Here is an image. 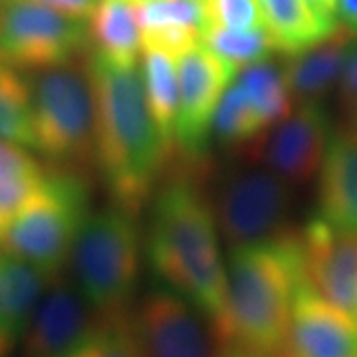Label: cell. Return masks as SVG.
Instances as JSON below:
<instances>
[{
  "instance_id": "cell-9",
  "label": "cell",
  "mask_w": 357,
  "mask_h": 357,
  "mask_svg": "<svg viewBox=\"0 0 357 357\" xmlns=\"http://www.w3.org/2000/svg\"><path fill=\"white\" fill-rule=\"evenodd\" d=\"M143 357H227L215 324L177 292L153 288L129 310Z\"/></svg>"
},
{
  "instance_id": "cell-21",
  "label": "cell",
  "mask_w": 357,
  "mask_h": 357,
  "mask_svg": "<svg viewBox=\"0 0 357 357\" xmlns=\"http://www.w3.org/2000/svg\"><path fill=\"white\" fill-rule=\"evenodd\" d=\"M268 34L282 56L304 50L321 40L335 24H328L306 0H258Z\"/></svg>"
},
{
  "instance_id": "cell-18",
  "label": "cell",
  "mask_w": 357,
  "mask_h": 357,
  "mask_svg": "<svg viewBox=\"0 0 357 357\" xmlns=\"http://www.w3.org/2000/svg\"><path fill=\"white\" fill-rule=\"evenodd\" d=\"M135 10L143 48L165 52L177 60L201 44L203 0H143Z\"/></svg>"
},
{
  "instance_id": "cell-14",
  "label": "cell",
  "mask_w": 357,
  "mask_h": 357,
  "mask_svg": "<svg viewBox=\"0 0 357 357\" xmlns=\"http://www.w3.org/2000/svg\"><path fill=\"white\" fill-rule=\"evenodd\" d=\"M276 357H357V326L302 282Z\"/></svg>"
},
{
  "instance_id": "cell-1",
  "label": "cell",
  "mask_w": 357,
  "mask_h": 357,
  "mask_svg": "<svg viewBox=\"0 0 357 357\" xmlns=\"http://www.w3.org/2000/svg\"><path fill=\"white\" fill-rule=\"evenodd\" d=\"M203 173L177 167L151 204L147 258L157 278L199 307L220 333L227 319V266L218 250V227ZM225 344V342H222Z\"/></svg>"
},
{
  "instance_id": "cell-30",
  "label": "cell",
  "mask_w": 357,
  "mask_h": 357,
  "mask_svg": "<svg viewBox=\"0 0 357 357\" xmlns=\"http://www.w3.org/2000/svg\"><path fill=\"white\" fill-rule=\"evenodd\" d=\"M28 2L48 6L52 10H58V13L77 18V20H84V22L88 20L93 6L98 4V0H28Z\"/></svg>"
},
{
  "instance_id": "cell-24",
  "label": "cell",
  "mask_w": 357,
  "mask_h": 357,
  "mask_svg": "<svg viewBox=\"0 0 357 357\" xmlns=\"http://www.w3.org/2000/svg\"><path fill=\"white\" fill-rule=\"evenodd\" d=\"M0 141L34 149L32 89L22 72L0 64Z\"/></svg>"
},
{
  "instance_id": "cell-22",
  "label": "cell",
  "mask_w": 357,
  "mask_h": 357,
  "mask_svg": "<svg viewBox=\"0 0 357 357\" xmlns=\"http://www.w3.org/2000/svg\"><path fill=\"white\" fill-rule=\"evenodd\" d=\"M44 173L38 161L20 145L0 141V244Z\"/></svg>"
},
{
  "instance_id": "cell-5",
  "label": "cell",
  "mask_w": 357,
  "mask_h": 357,
  "mask_svg": "<svg viewBox=\"0 0 357 357\" xmlns=\"http://www.w3.org/2000/svg\"><path fill=\"white\" fill-rule=\"evenodd\" d=\"M76 288L100 318L129 312L141 268L137 217L117 206L91 213L79 227L70 262Z\"/></svg>"
},
{
  "instance_id": "cell-8",
  "label": "cell",
  "mask_w": 357,
  "mask_h": 357,
  "mask_svg": "<svg viewBox=\"0 0 357 357\" xmlns=\"http://www.w3.org/2000/svg\"><path fill=\"white\" fill-rule=\"evenodd\" d=\"M218 232L234 246L262 243L282 234L292 206V187L262 165L229 169L213 191Z\"/></svg>"
},
{
  "instance_id": "cell-17",
  "label": "cell",
  "mask_w": 357,
  "mask_h": 357,
  "mask_svg": "<svg viewBox=\"0 0 357 357\" xmlns=\"http://www.w3.org/2000/svg\"><path fill=\"white\" fill-rule=\"evenodd\" d=\"M52 278L0 248V357L20 345L28 321Z\"/></svg>"
},
{
  "instance_id": "cell-20",
  "label": "cell",
  "mask_w": 357,
  "mask_h": 357,
  "mask_svg": "<svg viewBox=\"0 0 357 357\" xmlns=\"http://www.w3.org/2000/svg\"><path fill=\"white\" fill-rule=\"evenodd\" d=\"M139 68L149 114L159 129V135L165 143L167 151L169 155H173L178 109L177 60L165 52L143 48Z\"/></svg>"
},
{
  "instance_id": "cell-34",
  "label": "cell",
  "mask_w": 357,
  "mask_h": 357,
  "mask_svg": "<svg viewBox=\"0 0 357 357\" xmlns=\"http://www.w3.org/2000/svg\"><path fill=\"white\" fill-rule=\"evenodd\" d=\"M227 357H248V356H243V354H229Z\"/></svg>"
},
{
  "instance_id": "cell-28",
  "label": "cell",
  "mask_w": 357,
  "mask_h": 357,
  "mask_svg": "<svg viewBox=\"0 0 357 357\" xmlns=\"http://www.w3.org/2000/svg\"><path fill=\"white\" fill-rule=\"evenodd\" d=\"M204 28L218 26L229 30L266 28L258 0H203Z\"/></svg>"
},
{
  "instance_id": "cell-7",
  "label": "cell",
  "mask_w": 357,
  "mask_h": 357,
  "mask_svg": "<svg viewBox=\"0 0 357 357\" xmlns=\"http://www.w3.org/2000/svg\"><path fill=\"white\" fill-rule=\"evenodd\" d=\"M89 52L88 24L28 0H0V64L36 74Z\"/></svg>"
},
{
  "instance_id": "cell-32",
  "label": "cell",
  "mask_w": 357,
  "mask_h": 357,
  "mask_svg": "<svg viewBox=\"0 0 357 357\" xmlns=\"http://www.w3.org/2000/svg\"><path fill=\"white\" fill-rule=\"evenodd\" d=\"M337 22L345 24L357 36V0L337 2Z\"/></svg>"
},
{
  "instance_id": "cell-23",
  "label": "cell",
  "mask_w": 357,
  "mask_h": 357,
  "mask_svg": "<svg viewBox=\"0 0 357 357\" xmlns=\"http://www.w3.org/2000/svg\"><path fill=\"white\" fill-rule=\"evenodd\" d=\"M236 84L255 105L264 129H270L292 114L296 102L288 89L280 64L264 60L248 66L236 74Z\"/></svg>"
},
{
  "instance_id": "cell-26",
  "label": "cell",
  "mask_w": 357,
  "mask_h": 357,
  "mask_svg": "<svg viewBox=\"0 0 357 357\" xmlns=\"http://www.w3.org/2000/svg\"><path fill=\"white\" fill-rule=\"evenodd\" d=\"M264 131L266 129L244 89L236 82L230 84L218 103L213 121V135L225 147L243 149L256 137H260Z\"/></svg>"
},
{
  "instance_id": "cell-16",
  "label": "cell",
  "mask_w": 357,
  "mask_h": 357,
  "mask_svg": "<svg viewBox=\"0 0 357 357\" xmlns=\"http://www.w3.org/2000/svg\"><path fill=\"white\" fill-rule=\"evenodd\" d=\"M318 217L333 229L357 232V137L347 129L330 137L319 169Z\"/></svg>"
},
{
  "instance_id": "cell-12",
  "label": "cell",
  "mask_w": 357,
  "mask_h": 357,
  "mask_svg": "<svg viewBox=\"0 0 357 357\" xmlns=\"http://www.w3.org/2000/svg\"><path fill=\"white\" fill-rule=\"evenodd\" d=\"M300 246L307 284L357 326V232L314 217L300 229Z\"/></svg>"
},
{
  "instance_id": "cell-27",
  "label": "cell",
  "mask_w": 357,
  "mask_h": 357,
  "mask_svg": "<svg viewBox=\"0 0 357 357\" xmlns=\"http://www.w3.org/2000/svg\"><path fill=\"white\" fill-rule=\"evenodd\" d=\"M72 357H143L129 324V312L115 318H102L96 332Z\"/></svg>"
},
{
  "instance_id": "cell-10",
  "label": "cell",
  "mask_w": 357,
  "mask_h": 357,
  "mask_svg": "<svg viewBox=\"0 0 357 357\" xmlns=\"http://www.w3.org/2000/svg\"><path fill=\"white\" fill-rule=\"evenodd\" d=\"M177 76L178 109L173 155H178V167L204 171L215 114L236 74L217 54L199 44L177 58Z\"/></svg>"
},
{
  "instance_id": "cell-19",
  "label": "cell",
  "mask_w": 357,
  "mask_h": 357,
  "mask_svg": "<svg viewBox=\"0 0 357 357\" xmlns=\"http://www.w3.org/2000/svg\"><path fill=\"white\" fill-rule=\"evenodd\" d=\"M89 50L109 64L135 68L141 56V26L135 4L98 0L88 18Z\"/></svg>"
},
{
  "instance_id": "cell-11",
  "label": "cell",
  "mask_w": 357,
  "mask_h": 357,
  "mask_svg": "<svg viewBox=\"0 0 357 357\" xmlns=\"http://www.w3.org/2000/svg\"><path fill=\"white\" fill-rule=\"evenodd\" d=\"M330 137L332 126L324 103H296L292 114L243 147L241 155L286 185L300 187L319 173Z\"/></svg>"
},
{
  "instance_id": "cell-25",
  "label": "cell",
  "mask_w": 357,
  "mask_h": 357,
  "mask_svg": "<svg viewBox=\"0 0 357 357\" xmlns=\"http://www.w3.org/2000/svg\"><path fill=\"white\" fill-rule=\"evenodd\" d=\"M201 44L229 64L238 74L248 66L270 60L272 54H278L266 28L262 30H229L218 26H206L201 34Z\"/></svg>"
},
{
  "instance_id": "cell-33",
  "label": "cell",
  "mask_w": 357,
  "mask_h": 357,
  "mask_svg": "<svg viewBox=\"0 0 357 357\" xmlns=\"http://www.w3.org/2000/svg\"><path fill=\"white\" fill-rule=\"evenodd\" d=\"M345 129H347L354 137H357V103L351 109H347V126H345Z\"/></svg>"
},
{
  "instance_id": "cell-29",
  "label": "cell",
  "mask_w": 357,
  "mask_h": 357,
  "mask_svg": "<svg viewBox=\"0 0 357 357\" xmlns=\"http://www.w3.org/2000/svg\"><path fill=\"white\" fill-rule=\"evenodd\" d=\"M337 100L345 112L357 103V42L347 54L342 76L337 82Z\"/></svg>"
},
{
  "instance_id": "cell-3",
  "label": "cell",
  "mask_w": 357,
  "mask_h": 357,
  "mask_svg": "<svg viewBox=\"0 0 357 357\" xmlns=\"http://www.w3.org/2000/svg\"><path fill=\"white\" fill-rule=\"evenodd\" d=\"M304 278L300 230L230 248L229 304L222 342L229 354L276 357Z\"/></svg>"
},
{
  "instance_id": "cell-31",
  "label": "cell",
  "mask_w": 357,
  "mask_h": 357,
  "mask_svg": "<svg viewBox=\"0 0 357 357\" xmlns=\"http://www.w3.org/2000/svg\"><path fill=\"white\" fill-rule=\"evenodd\" d=\"M307 6L328 24L337 22V2L340 0H306Z\"/></svg>"
},
{
  "instance_id": "cell-4",
  "label": "cell",
  "mask_w": 357,
  "mask_h": 357,
  "mask_svg": "<svg viewBox=\"0 0 357 357\" xmlns=\"http://www.w3.org/2000/svg\"><path fill=\"white\" fill-rule=\"evenodd\" d=\"M86 56L36 72L30 79L34 149L82 177L98 169L96 98Z\"/></svg>"
},
{
  "instance_id": "cell-35",
  "label": "cell",
  "mask_w": 357,
  "mask_h": 357,
  "mask_svg": "<svg viewBox=\"0 0 357 357\" xmlns=\"http://www.w3.org/2000/svg\"><path fill=\"white\" fill-rule=\"evenodd\" d=\"M126 2H131V4H139V2H143V0H126Z\"/></svg>"
},
{
  "instance_id": "cell-2",
  "label": "cell",
  "mask_w": 357,
  "mask_h": 357,
  "mask_svg": "<svg viewBox=\"0 0 357 357\" xmlns=\"http://www.w3.org/2000/svg\"><path fill=\"white\" fill-rule=\"evenodd\" d=\"M96 98V161L112 204L133 217L155 195L171 155L149 114L141 72L86 56Z\"/></svg>"
},
{
  "instance_id": "cell-6",
  "label": "cell",
  "mask_w": 357,
  "mask_h": 357,
  "mask_svg": "<svg viewBox=\"0 0 357 357\" xmlns=\"http://www.w3.org/2000/svg\"><path fill=\"white\" fill-rule=\"evenodd\" d=\"M89 215V183L72 171H46L6 230L2 250L58 278L70 262L79 227Z\"/></svg>"
},
{
  "instance_id": "cell-13",
  "label": "cell",
  "mask_w": 357,
  "mask_h": 357,
  "mask_svg": "<svg viewBox=\"0 0 357 357\" xmlns=\"http://www.w3.org/2000/svg\"><path fill=\"white\" fill-rule=\"evenodd\" d=\"M100 316L76 286L54 278L22 335V357H72L96 332Z\"/></svg>"
},
{
  "instance_id": "cell-15",
  "label": "cell",
  "mask_w": 357,
  "mask_h": 357,
  "mask_svg": "<svg viewBox=\"0 0 357 357\" xmlns=\"http://www.w3.org/2000/svg\"><path fill=\"white\" fill-rule=\"evenodd\" d=\"M357 36L342 22L304 50L284 56L282 70L296 103H321L333 86H337L347 54Z\"/></svg>"
}]
</instances>
